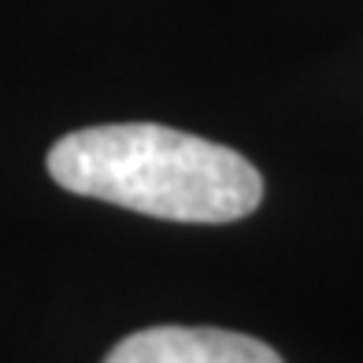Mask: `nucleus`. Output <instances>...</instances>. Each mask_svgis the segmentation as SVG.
<instances>
[{
	"instance_id": "f03ea898",
	"label": "nucleus",
	"mask_w": 363,
	"mask_h": 363,
	"mask_svg": "<svg viewBox=\"0 0 363 363\" xmlns=\"http://www.w3.org/2000/svg\"><path fill=\"white\" fill-rule=\"evenodd\" d=\"M104 363H282L267 341L219 326H148L123 337Z\"/></svg>"
},
{
	"instance_id": "f257e3e1",
	"label": "nucleus",
	"mask_w": 363,
	"mask_h": 363,
	"mask_svg": "<svg viewBox=\"0 0 363 363\" xmlns=\"http://www.w3.org/2000/svg\"><path fill=\"white\" fill-rule=\"evenodd\" d=\"M63 189L174 223H234L263 201V178L241 152L160 123L86 126L48 148Z\"/></svg>"
}]
</instances>
